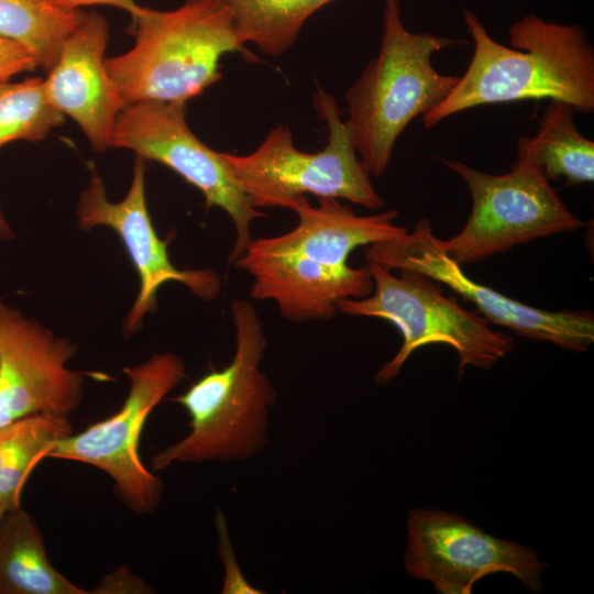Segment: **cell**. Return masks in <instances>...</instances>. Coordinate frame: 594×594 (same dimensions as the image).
<instances>
[{
	"label": "cell",
	"instance_id": "21",
	"mask_svg": "<svg viewBox=\"0 0 594 594\" xmlns=\"http://www.w3.org/2000/svg\"><path fill=\"white\" fill-rule=\"evenodd\" d=\"M44 90V79L0 82V147L13 141L36 142L64 123Z\"/></svg>",
	"mask_w": 594,
	"mask_h": 594
},
{
	"label": "cell",
	"instance_id": "6",
	"mask_svg": "<svg viewBox=\"0 0 594 594\" xmlns=\"http://www.w3.org/2000/svg\"><path fill=\"white\" fill-rule=\"evenodd\" d=\"M367 265L372 293L364 298L339 301L338 311L384 319L399 330L402 346L376 372L377 384L393 381L410 354L428 344L450 345L458 356L460 376L468 366L490 370L512 351L510 336L493 330L483 316L444 296L428 276L408 270H400L399 276H394L378 263L367 262Z\"/></svg>",
	"mask_w": 594,
	"mask_h": 594
},
{
	"label": "cell",
	"instance_id": "22",
	"mask_svg": "<svg viewBox=\"0 0 594 594\" xmlns=\"http://www.w3.org/2000/svg\"><path fill=\"white\" fill-rule=\"evenodd\" d=\"M218 531L219 554L224 568V578L221 593L223 594H262L260 588L253 586L243 575L234 554L230 540L227 520L223 513L218 509L216 515Z\"/></svg>",
	"mask_w": 594,
	"mask_h": 594
},
{
	"label": "cell",
	"instance_id": "11",
	"mask_svg": "<svg viewBox=\"0 0 594 594\" xmlns=\"http://www.w3.org/2000/svg\"><path fill=\"white\" fill-rule=\"evenodd\" d=\"M111 147L128 148L144 160L156 161L182 176L205 196L207 207H219L231 218L235 240L233 264L252 241L251 223L266 217L252 207L227 167L222 152L202 143L186 122V103L142 101L119 113Z\"/></svg>",
	"mask_w": 594,
	"mask_h": 594
},
{
	"label": "cell",
	"instance_id": "2",
	"mask_svg": "<svg viewBox=\"0 0 594 594\" xmlns=\"http://www.w3.org/2000/svg\"><path fill=\"white\" fill-rule=\"evenodd\" d=\"M474 42L471 63L451 92L422 116L426 129L482 105L559 100L575 111L594 110V48L576 24L527 14L508 29L510 47L490 36L479 16L463 11Z\"/></svg>",
	"mask_w": 594,
	"mask_h": 594
},
{
	"label": "cell",
	"instance_id": "8",
	"mask_svg": "<svg viewBox=\"0 0 594 594\" xmlns=\"http://www.w3.org/2000/svg\"><path fill=\"white\" fill-rule=\"evenodd\" d=\"M441 161L464 180L472 197L463 229L451 239L437 240L460 266L584 226L541 170L526 158L517 156L512 169L502 175L483 173L462 162Z\"/></svg>",
	"mask_w": 594,
	"mask_h": 594
},
{
	"label": "cell",
	"instance_id": "1",
	"mask_svg": "<svg viewBox=\"0 0 594 594\" xmlns=\"http://www.w3.org/2000/svg\"><path fill=\"white\" fill-rule=\"evenodd\" d=\"M288 208L298 217L296 227L280 235L252 239L233 265L253 278L252 299L272 300L293 322L329 320L339 301L369 296L370 267L350 266V254L408 231L394 223L395 209L358 216L338 199L318 198L314 207L306 196Z\"/></svg>",
	"mask_w": 594,
	"mask_h": 594
},
{
	"label": "cell",
	"instance_id": "20",
	"mask_svg": "<svg viewBox=\"0 0 594 594\" xmlns=\"http://www.w3.org/2000/svg\"><path fill=\"white\" fill-rule=\"evenodd\" d=\"M229 13L241 40L278 56L296 42L305 22L333 0H216Z\"/></svg>",
	"mask_w": 594,
	"mask_h": 594
},
{
	"label": "cell",
	"instance_id": "14",
	"mask_svg": "<svg viewBox=\"0 0 594 594\" xmlns=\"http://www.w3.org/2000/svg\"><path fill=\"white\" fill-rule=\"evenodd\" d=\"M144 161L136 156L131 187L116 204L107 199L101 177L91 170L89 185L81 193L77 208L81 229L106 226L119 234L139 273L140 292L124 320L125 331L130 333L138 330L144 316L155 309L157 290L167 282L182 283L206 300L217 298L221 289L220 277L215 271H180L172 264L167 242L158 238L147 210Z\"/></svg>",
	"mask_w": 594,
	"mask_h": 594
},
{
	"label": "cell",
	"instance_id": "24",
	"mask_svg": "<svg viewBox=\"0 0 594 594\" xmlns=\"http://www.w3.org/2000/svg\"><path fill=\"white\" fill-rule=\"evenodd\" d=\"M55 4L67 9H80L88 6H112L125 10L130 14L134 12L139 4L134 0H52Z\"/></svg>",
	"mask_w": 594,
	"mask_h": 594
},
{
	"label": "cell",
	"instance_id": "16",
	"mask_svg": "<svg viewBox=\"0 0 594 594\" xmlns=\"http://www.w3.org/2000/svg\"><path fill=\"white\" fill-rule=\"evenodd\" d=\"M47 558L35 520L21 507L0 519V594H86Z\"/></svg>",
	"mask_w": 594,
	"mask_h": 594
},
{
	"label": "cell",
	"instance_id": "12",
	"mask_svg": "<svg viewBox=\"0 0 594 594\" xmlns=\"http://www.w3.org/2000/svg\"><path fill=\"white\" fill-rule=\"evenodd\" d=\"M430 220L421 218L411 232L367 245V262L394 271L408 270L441 283L472 302L490 322L534 341L584 352L594 342V316L588 311H548L515 300L470 278L437 242Z\"/></svg>",
	"mask_w": 594,
	"mask_h": 594
},
{
	"label": "cell",
	"instance_id": "19",
	"mask_svg": "<svg viewBox=\"0 0 594 594\" xmlns=\"http://www.w3.org/2000/svg\"><path fill=\"white\" fill-rule=\"evenodd\" d=\"M84 14L81 9L62 8L52 0H0V36L24 46L37 66L48 72Z\"/></svg>",
	"mask_w": 594,
	"mask_h": 594
},
{
	"label": "cell",
	"instance_id": "26",
	"mask_svg": "<svg viewBox=\"0 0 594 594\" xmlns=\"http://www.w3.org/2000/svg\"><path fill=\"white\" fill-rule=\"evenodd\" d=\"M6 513V510L2 508V506L0 505V519L1 517L3 516V514Z\"/></svg>",
	"mask_w": 594,
	"mask_h": 594
},
{
	"label": "cell",
	"instance_id": "5",
	"mask_svg": "<svg viewBox=\"0 0 594 594\" xmlns=\"http://www.w3.org/2000/svg\"><path fill=\"white\" fill-rule=\"evenodd\" d=\"M131 16L134 45L105 61L125 106L186 103L221 78L222 55L246 53L229 13L216 0H187L169 11L138 6Z\"/></svg>",
	"mask_w": 594,
	"mask_h": 594
},
{
	"label": "cell",
	"instance_id": "18",
	"mask_svg": "<svg viewBox=\"0 0 594 594\" xmlns=\"http://www.w3.org/2000/svg\"><path fill=\"white\" fill-rule=\"evenodd\" d=\"M74 433L66 417L30 415L0 427V505L21 507L24 484L51 446Z\"/></svg>",
	"mask_w": 594,
	"mask_h": 594
},
{
	"label": "cell",
	"instance_id": "10",
	"mask_svg": "<svg viewBox=\"0 0 594 594\" xmlns=\"http://www.w3.org/2000/svg\"><path fill=\"white\" fill-rule=\"evenodd\" d=\"M404 568L440 594H470L482 578L509 573L526 588H542L547 563L530 547L493 536L460 515L414 508L407 516Z\"/></svg>",
	"mask_w": 594,
	"mask_h": 594
},
{
	"label": "cell",
	"instance_id": "7",
	"mask_svg": "<svg viewBox=\"0 0 594 594\" xmlns=\"http://www.w3.org/2000/svg\"><path fill=\"white\" fill-rule=\"evenodd\" d=\"M315 106L328 124L329 139L323 150L299 151L293 143L290 129L278 125L251 154L222 153L233 178L255 209L288 208L292 201L306 195L381 209L385 202L358 156L336 99L319 90Z\"/></svg>",
	"mask_w": 594,
	"mask_h": 594
},
{
	"label": "cell",
	"instance_id": "13",
	"mask_svg": "<svg viewBox=\"0 0 594 594\" xmlns=\"http://www.w3.org/2000/svg\"><path fill=\"white\" fill-rule=\"evenodd\" d=\"M77 348L0 300V427L45 414L68 418L86 372L67 367Z\"/></svg>",
	"mask_w": 594,
	"mask_h": 594
},
{
	"label": "cell",
	"instance_id": "17",
	"mask_svg": "<svg viewBox=\"0 0 594 594\" xmlns=\"http://www.w3.org/2000/svg\"><path fill=\"white\" fill-rule=\"evenodd\" d=\"M574 112L571 105L551 100L536 135L520 136L517 143V156L537 166L549 182L564 178L566 186L594 180V142L579 132Z\"/></svg>",
	"mask_w": 594,
	"mask_h": 594
},
{
	"label": "cell",
	"instance_id": "4",
	"mask_svg": "<svg viewBox=\"0 0 594 594\" xmlns=\"http://www.w3.org/2000/svg\"><path fill=\"white\" fill-rule=\"evenodd\" d=\"M459 44L468 42L408 31L399 0H385L380 52L345 94V125L370 175L386 170L409 122L438 106L458 84L460 76L437 72L431 58Z\"/></svg>",
	"mask_w": 594,
	"mask_h": 594
},
{
	"label": "cell",
	"instance_id": "25",
	"mask_svg": "<svg viewBox=\"0 0 594 594\" xmlns=\"http://www.w3.org/2000/svg\"><path fill=\"white\" fill-rule=\"evenodd\" d=\"M13 233L11 231V228L9 227L2 211L0 208V239H10L12 238Z\"/></svg>",
	"mask_w": 594,
	"mask_h": 594
},
{
	"label": "cell",
	"instance_id": "23",
	"mask_svg": "<svg viewBox=\"0 0 594 594\" xmlns=\"http://www.w3.org/2000/svg\"><path fill=\"white\" fill-rule=\"evenodd\" d=\"M37 66L33 54L15 41L0 36V82L13 76L32 72Z\"/></svg>",
	"mask_w": 594,
	"mask_h": 594
},
{
	"label": "cell",
	"instance_id": "9",
	"mask_svg": "<svg viewBox=\"0 0 594 594\" xmlns=\"http://www.w3.org/2000/svg\"><path fill=\"white\" fill-rule=\"evenodd\" d=\"M123 371L130 391L121 408L54 442L45 458L84 462L106 472L124 504L134 514L144 515L161 503L164 484L142 463L140 437L151 411L186 377V369L177 355L162 353Z\"/></svg>",
	"mask_w": 594,
	"mask_h": 594
},
{
	"label": "cell",
	"instance_id": "3",
	"mask_svg": "<svg viewBox=\"0 0 594 594\" xmlns=\"http://www.w3.org/2000/svg\"><path fill=\"white\" fill-rule=\"evenodd\" d=\"M230 309L233 358L169 399L186 409L189 432L153 455L154 471L175 463L243 462L261 454L268 442L276 392L260 370L267 343L263 323L248 300L234 299Z\"/></svg>",
	"mask_w": 594,
	"mask_h": 594
},
{
	"label": "cell",
	"instance_id": "15",
	"mask_svg": "<svg viewBox=\"0 0 594 594\" xmlns=\"http://www.w3.org/2000/svg\"><path fill=\"white\" fill-rule=\"evenodd\" d=\"M108 40L107 20L85 12L44 79L50 103L79 125L97 152L111 148L118 116L125 107L105 63Z\"/></svg>",
	"mask_w": 594,
	"mask_h": 594
}]
</instances>
